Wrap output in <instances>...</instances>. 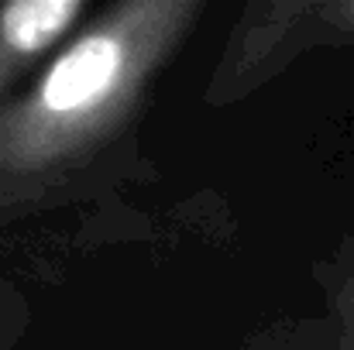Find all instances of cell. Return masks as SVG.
<instances>
[{"mask_svg":"<svg viewBox=\"0 0 354 350\" xmlns=\"http://www.w3.org/2000/svg\"><path fill=\"white\" fill-rule=\"evenodd\" d=\"M200 3L134 0L69 41L41 79L0 107V175H45L97 144L189 31Z\"/></svg>","mask_w":354,"mask_h":350,"instance_id":"obj_1","label":"cell"},{"mask_svg":"<svg viewBox=\"0 0 354 350\" xmlns=\"http://www.w3.org/2000/svg\"><path fill=\"white\" fill-rule=\"evenodd\" d=\"M327 17L334 21V28L354 35V0H348V3H330L327 7Z\"/></svg>","mask_w":354,"mask_h":350,"instance_id":"obj_3","label":"cell"},{"mask_svg":"<svg viewBox=\"0 0 354 350\" xmlns=\"http://www.w3.org/2000/svg\"><path fill=\"white\" fill-rule=\"evenodd\" d=\"M83 14V0H10L0 7V97Z\"/></svg>","mask_w":354,"mask_h":350,"instance_id":"obj_2","label":"cell"}]
</instances>
